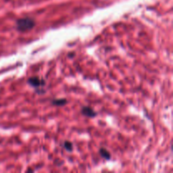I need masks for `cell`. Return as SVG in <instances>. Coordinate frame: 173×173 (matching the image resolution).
Instances as JSON below:
<instances>
[{"instance_id":"obj_1","label":"cell","mask_w":173,"mask_h":173,"mask_svg":"<svg viewBox=\"0 0 173 173\" xmlns=\"http://www.w3.org/2000/svg\"><path fill=\"white\" fill-rule=\"evenodd\" d=\"M16 30L20 32H26L31 31L36 26V21L31 17H25L16 20Z\"/></svg>"},{"instance_id":"obj_2","label":"cell","mask_w":173,"mask_h":173,"mask_svg":"<svg viewBox=\"0 0 173 173\" xmlns=\"http://www.w3.org/2000/svg\"><path fill=\"white\" fill-rule=\"evenodd\" d=\"M27 83L31 85L33 87H36V88H38L40 86H43L44 84H46V82L43 79H41L40 78H38L36 76H34V77H31V78L28 79V81Z\"/></svg>"},{"instance_id":"obj_3","label":"cell","mask_w":173,"mask_h":173,"mask_svg":"<svg viewBox=\"0 0 173 173\" xmlns=\"http://www.w3.org/2000/svg\"><path fill=\"white\" fill-rule=\"evenodd\" d=\"M81 113L84 116H86L88 118H95L97 115V113L89 107H83L81 109Z\"/></svg>"},{"instance_id":"obj_4","label":"cell","mask_w":173,"mask_h":173,"mask_svg":"<svg viewBox=\"0 0 173 173\" xmlns=\"http://www.w3.org/2000/svg\"><path fill=\"white\" fill-rule=\"evenodd\" d=\"M99 153H100V155H101V156L102 158L106 159V160H110V159H111V155H110L109 151L107 150H106V149H104V148L100 149Z\"/></svg>"},{"instance_id":"obj_5","label":"cell","mask_w":173,"mask_h":173,"mask_svg":"<svg viewBox=\"0 0 173 173\" xmlns=\"http://www.w3.org/2000/svg\"><path fill=\"white\" fill-rule=\"evenodd\" d=\"M67 103V100L64 98H61V99H55L52 101V104L53 106H64Z\"/></svg>"},{"instance_id":"obj_6","label":"cell","mask_w":173,"mask_h":173,"mask_svg":"<svg viewBox=\"0 0 173 173\" xmlns=\"http://www.w3.org/2000/svg\"><path fill=\"white\" fill-rule=\"evenodd\" d=\"M64 149H65L67 151H69V152H71V151L73 150V144L71 142H69V141L64 142Z\"/></svg>"},{"instance_id":"obj_7","label":"cell","mask_w":173,"mask_h":173,"mask_svg":"<svg viewBox=\"0 0 173 173\" xmlns=\"http://www.w3.org/2000/svg\"><path fill=\"white\" fill-rule=\"evenodd\" d=\"M74 55H75L74 52H72V53H69L68 56H69V58H73V57H74Z\"/></svg>"}]
</instances>
